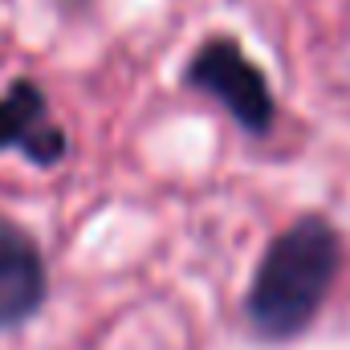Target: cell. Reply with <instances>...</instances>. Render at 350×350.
I'll return each instance as SVG.
<instances>
[{"mask_svg": "<svg viewBox=\"0 0 350 350\" xmlns=\"http://www.w3.org/2000/svg\"><path fill=\"white\" fill-rule=\"evenodd\" d=\"M338 232L326 220H301L285 228L253 277L249 289V318L269 338H289L306 330L326 301L334 273H338Z\"/></svg>", "mask_w": 350, "mask_h": 350, "instance_id": "1", "label": "cell"}, {"mask_svg": "<svg viewBox=\"0 0 350 350\" xmlns=\"http://www.w3.org/2000/svg\"><path fill=\"white\" fill-rule=\"evenodd\" d=\"M187 82L200 90H208L212 98H220L249 131H265L273 118V98L265 86V74L245 57V49L237 41H208L187 70Z\"/></svg>", "mask_w": 350, "mask_h": 350, "instance_id": "2", "label": "cell"}, {"mask_svg": "<svg viewBox=\"0 0 350 350\" xmlns=\"http://www.w3.org/2000/svg\"><path fill=\"white\" fill-rule=\"evenodd\" d=\"M0 147H21L37 163H53L66 151V139L57 126H49L45 98L29 82H16L0 98Z\"/></svg>", "mask_w": 350, "mask_h": 350, "instance_id": "3", "label": "cell"}, {"mask_svg": "<svg viewBox=\"0 0 350 350\" xmlns=\"http://www.w3.org/2000/svg\"><path fill=\"white\" fill-rule=\"evenodd\" d=\"M45 297V269L29 237L0 224V326L25 322Z\"/></svg>", "mask_w": 350, "mask_h": 350, "instance_id": "4", "label": "cell"}]
</instances>
